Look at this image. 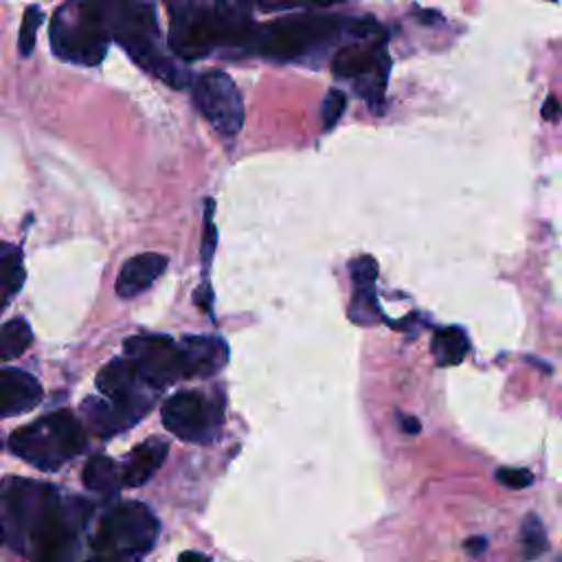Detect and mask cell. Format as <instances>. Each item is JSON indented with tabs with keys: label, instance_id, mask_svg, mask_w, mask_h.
<instances>
[{
	"label": "cell",
	"instance_id": "cell-15",
	"mask_svg": "<svg viewBox=\"0 0 562 562\" xmlns=\"http://www.w3.org/2000/svg\"><path fill=\"white\" fill-rule=\"evenodd\" d=\"M169 266V259L160 252H140L130 257L116 279V294L121 299H134L143 294Z\"/></svg>",
	"mask_w": 562,
	"mask_h": 562
},
{
	"label": "cell",
	"instance_id": "cell-21",
	"mask_svg": "<svg viewBox=\"0 0 562 562\" xmlns=\"http://www.w3.org/2000/svg\"><path fill=\"white\" fill-rule=\"evenodd\" d=\"M26 272L22 266V250L15 244L0 241V288L4 294L13 296L22 290Z\"/></svg>",
	"mask_w": 562,
	"mask_h": 562
},
{
	"label": "cell",
	"instance_id": "cell-32",
	"mask_svg": "<svg viewBox=\"0 0 562 562\" xmlns=\"http://www.w3.org/2000/svg\"><path fill=\"white\" fill-rule=\"evenodd\" d=\"M187 558H195V560H206V555H202V553H182V555H180V560H187Z\"/></svg>",
	"mask_w": 562,
	"mask_h": 562
},
{
	"label": "cell",
	"instance_id": "cell-1",
	"mask_svg": "<svg viewBox=\"0 0 562 562\" xmlns=\"http://www.w3.org/2000/svg\"><path fill=\"white\" fill-rule=\"evenodd\" d=\"M0 516L9 544L35 560H59L72 549L77 527L55 487L26 479H7L0 487Z\"/></svg>",
	"mask_w": 562,
	"mask_h": 562
},
{
	"label": "cell",
	"instance_id": "cell-9",
	"mask_svg": "<svg viewBox=\"0 0 562 562\" xmlns=\"http://www.w3.org/2000/svg\"><path fill=\"white\" fill-rule=\"evenodd\" d=\"M193 103L222 136H235L244 125L241 92L222 70H209L195 79Z\"/></svg>",
	"mask_w": 562,
	"mask_h": 562
},
{
	"label": "cell",
	"instance_id": "cell-8",
	"mask_svg": "<svg viewBox=\"0 0 562 562\" xmlns=\"http://www.w3.org/2000/svg\"><path fill=\"white\" fill-rule=\"evenodd\" d=\"M165 428L182 441L209 443L222 426V408L198 391H178L162 404Z\"/></svg>",
	"mask_w": 562,
	"mask_h": 562
},
{
	"label": "cell",
	"instance_id": "cell-26",
	"mask_svg": "<svg viewBox=\"0 0 562 562\" xmlns=\"http://www.w3.org/2000/svg\"><path fill=\"white\" fill-rule=\"evenodd\" d=\"M496 481L505 487H512V490H522L527 485H531L533 481V474L525 468H498L496 470Z\"/></svg>",
	"mask_w": 562,
	"mask_h": 562
},
{
	"label": "cell",
	"instance_id": "cell-30",
	"mask_svg": "<svg viewBox=\"0 0 562 562\" xmlns=\"http://www.w3.org/2000/svg\"><path fill=\"white\" fill-rule=\"evenodd\" d=\"M463 547H465V551H468L470 555H481V553L487 549V540H485L483 536H476V538H468Z\"/></svg>",
	"mask_w": 562,
	"mask_h": 562
},
{
	"label": "cell",
	"instance_id": "cell-6",
	"mask_svg": "<svg viewBox=\"0 0 562 562\" xmlns=\"http://www.w3.org/2000/svg\"><path fill=\"white\" fill-rule=\"evenodd\" d=\"M158 529L160 522L145 503L125 501L101 516L92 549L103 558H138L154 547Z\"/></svg>",
	"mask_w": 562,
	"mask_h": 562
},
{
	"label": "cell",
	"instance_id": "cell-2",
	"mask_svg": "<svg viewBox=\"0 0 562 562\" xmlns=\"http://www.w3.org/2000/svg\"><path fill=\"white\" fill-rule=\"evenodd\" d=\"M81 4L127 55L147 72L171 88L187 86V72L180 70L160 48L154 0H72Z\"/></svg>",
	"mask_w": 562,
	"mask_h": 562
},
{
	"label": "cell",
	"instance_id": "cell-13",
	"mask_svg": "<svg viewBox=\"0 0 562 562\" xmlns=\"http://www.w3.org/2000/svg\"><path fill=\"white\" fill-rule=\"evenodd\" d=\"M351 279H353V296L349 305V318L358 325H371L380 316V307L375 301V279H378L375 259L371 257L353 259Z\"/></svg>",
	"mask_w": 562,
	"mask_h": 562
},
{
	"label": "cell",
	"instance_id": "cell-33",
	"mask_svg": "<svg viewBox=\"0 0 562 562\" xmlns=\"http://www.w3.org/2000/svg\"><path fill=\"white\" fill-rule=\"evenodd\" d=\"M7 542V531H4V522H2V516H0V544Z\"/></svg>",
	"mask_w": 562,
	"mask_h": 562
},
{
	"label": "cell",
	"instance_id": "cell-7",
	"mask_svg": "<svg viewBox=\"0 0 562 562\" xmlns=\"http://www.w3.org/2000/svg\"><path fill=\"white\" fill-rule=\"evenodd\" d=\"M110 35L103 26L77 2L59 7L50 20L53 53L66 61L97 66L108 53Z\"/></svg>",
	"mask_w": 562,
	"mask_h": 562
},
{
	"label": "cell",
	"instance_id": "cell-22",
	"mask_svg": "<svg viewBox=\"0 0 562 562\" xmlns=\"http://www.w3.org/2000/svg\"><path fill=\"white\" fill-rule=\"evenodd\" d=\"M33 340L31 325L24 318H11L0 325V358L11 360L22 356Z\"/></svg>",
	"mask_w": 562,
	"mask_h": 562
},
{
	"label": "cell",
	"instance_id": "cell-23",
	"mask_svg": "<svg viewBox=\"0 0 562 562\" xmlns=\"http://www.w3.org/2000/svg\"><path fill=\"white\" fill-rule=\"evenodd\" d=\"M520 544H522V555L525 558H538L542 551H547V533L538 516H527L522 522L520 531Z\"/></svg>",
	"mask_w": 562,
	"mask_h": 562
},
{
	"label": "cell",
	"instance_id": "cell-5",
	"mask_svg": "<svg viewBox=\"0 0 562 562\" xmlns=\"http://www.w3.org/2000/svg\"><path fill=\"white\" fill-rule=\"evenodd\" d=\"M83 446L86 432L79 419L66 408L53 411L37 422L18 428L9 439V448L37 470L61 468L77 457Z\"/></svg>",
	"mask_w": 562,
	"mask_h": 562
},
{
	"label": "cell",
	"instance_id": "cell-17",
	"mask_svg": "<svg viewBox=\"0 0 562 562\" xmlns=\"http://www.w3.org/2000/svg\"><path fill=\"white\" fill-rule=\"evenodd\" d=\"M189 378L213 375L228 360V345L220 336H187L182 342Z\"/></svg>",
	"mask_w": 562,
	"mask_h": 562
},
{
	"label": "cell",
	"instance_id": "cell-10",
	"mask_svg": "<svg viewBox=\"0 0 562 562\" xmlns=\"http://www.w3.org/2000/svg\"><path fill=\"white\" fill-rule=\"evenodd\" d=\"M123 347L125 356L134 360L143 380L156 391L182 378H189L180 342H173L167 336L140 334L127 338Z\"/></svg>",
	"mask_w": 562,
	"mask_h": 562
},
{
	"label": "cell",
	"instance_id": "cell-25",
	"mask_svg": "<svg viewBox=\"0 0 562 562\" xmlns=\"http://www.w3.org/2000/svg\"><path fill=\"white\" fill-rule=\"evenodd\" d=\"M345 108H347V97H345V92H342V90H336V88L329 90V92L325 94L323 108H321L323 127H325V130H331V127L340 121Z\"/></svg>",
	"mask_w": 562,
	"mask_h": 562
},
{
	"label": "cell",
	"instance_id": "cell-19",
	"mask_svg": "<svg viewBox=\"0 0 562 562\" xmlns=\"http://www.w3.org/2000/svg\"><path fill=\"white\" fill-rule=\"evenodd\" d=\"M83 483L88 490H92L97 494L114 496L119 492V487L123 485V479H121L119 465L110 457L94 454L83 465Z\"/></svg>",
	"mask_w": 562,
	"mask_h": 562
},
{
	"label": "cell",
	"instance_id": "cell-31",
	"mask_svg": "<svg viewBox=\"0 0 562 562\" xmlns=\"http://www.w3.org/2000/svg\"><path fill=\"white\" fill-rule=\"evenodd\" d=\"M400 426H402V430L404 432H408V435H415V432H419V422L415 419V417H408V415H400Z\"/></svg>",
	"mask_w": 562,
	"mask_h": 562
},
{
	"label": "cell",
	"instance_id": "cell-3",
	"mask_svg": "<svg viewBox=\"0 0 562 562\" xmlns=\"http://www.w3.org/2000/svg\"><path fill=\"white\" fill-rule=\"evenodd\" d=\"M169 46L182 59H200L222 46H246L248 13L231 0H167Z\"/></svg>",
	"mask_w": 562,
	"mask_h": 562
},
{
	"label": "cell",
	"instance_id": "cell-20",
	"mask_svg": "<svg viewBox=\"0 0 562 562\" xmlns=\"http://www.w3.org/2000/svg\"><path fill=\"white\" fill-rule=\"evenodd\" d=\"M432 356L437 360V364L441 367H450V364H459L463 362V358L468 356L470 342L463 329L459 327H443L432 336Z\"/></svg>",
	"mask_w": 562,
	"mask_h": 562
},
{
	"label": "cell",
	"instance_id": "cell-12",
	"mask_svg": "<svg viewBox=\"0 0 562 562\" xmlns=\"http://www.w3.org/2000/svg\"><path fill=\"white\" fill-rule=\"evenodd\" d=\"M389 59V53L382 42L371 37H358L351 44H345L331 59V70L342 79H360L373 72L382 61Z\"/></svg>",
	"mask_w": 562,
	"mask_h": 562
},
{
	"label": "cell",
	"instance_id": "cell-16",
	"mask_svg": "<svg viewBox=\"0 0 562 562\" xmlns=\"http://www.w3.org/2000/svg\"><path fill=\"white\" fill-rule=\"evenodd\" d=\"M169 446L160 437H151L132 448L121 468V479L125 487H140L147 483L165 463Z\"/></svg>",
	"mask_w": 562,
	"mask_h": 562
},
{
	"label": "cell",
	"instance_id": "cell-34",
	"mask_svg": "<svg viewBox=\"0 0 562 562\" xmlns=\"http://www.w3.org/2000/svg\"><path fill=\"white\" fill-rule=\"evenodd\" d=\"M0 305H2V288H0Z\"/></svg>",
	"mask_w": 562,
	"mask_h": 562
},
{
	"label": "cell",
	"instance_id": "cell-29",
	"mask_svg": "<svg viewBox=\"0 0 562 562\" xmlns=\"http://www.w3.org/2000/svg\"><path fill=\"white\" fill-rule=\"evenodd\" d=\"M542 116L547 119V121H558L560 116H562V103L551 94V97H547V101H544V105H542Z\"/></svg>",
	"mask_w": 562,
	"mask_h": 562
},
{
	"label": "cell",
	"instance_id": "cell-4",
	"mask_svg": "<svg viewBox=\"0 0 562 562\" xmlns=\"http://www.w3.org/2000/svg\"><path fill=\"white\" fill-rule=\"evenodd\" d=\"M342 33L353 37H371L375 33V24L369 20H347L340 15L301 13L255 26L248 35L246 48L270 59L288 61L325 48Z\"/></svg>",
	"mask_w": 562,
	"mask_h": 562
},
{
	"label": "cell",
	"instance_id": "cell-14",
	"mask_svg": "<svg viewBox=\"0 0 562 562\" xmlns=\"http://www.w3.org/2000/svg\"><path fill=\"white\" fill-rule=\"evenodd\" d=\"M42 400L40 382L22 369H0V419L35 408Z\"/></svg>",
	"mask_w": 562,
	"mask_h": 562
},
{
	"label": "cell",
	"instance_id": "cell-18",
	"mask_svg": "<svg viewBox=\"0 0 562 562\" xmlns=\"http://www.w3.org/2000/svg\"><path fill=\"white\" fill-rule=\"evenodd\" d=\"M83 417L99 437H110L114 432H121V430L134 426L143 417V413L127 404L114 402L110 397H105V400L88 397L83 402Z\"/></svg>",
	"mask_w": 562,
	"mask_h": 562
},
{
	"label": "cell",
	"instance_id": "cell-27",
	"mask_svg": "<svg viewBox=\"0 0 562 562\" xmlns=\"http://www.w3.org/2000/svg\"><path fill=\"white\" fill-rule=\"evenodd\" d=\"M252 2L263 11H279V9H292V7H329L342 0H252Z\"/></svg>",
	"mask_w": 562,
	"mask_h": 562
},
{
	"label": "cell",
	"instance_id": "cell-28",
	"mask_svg": "<svg viewBox=\"0 0 562 562\" xmlns=\"http://www.w3.org/2000/svg\"><path fill=\"white\" fill-rule=\"evenodd\" d=\"M217 241V231L213 224V200H206V228H204V239H202V261L209 263L215 250Z\"/></svg>",
	"mask_w": 562,
	"mask_h": 562
},
{
	"label": "cell",
	"instance_id": "cell-11",
	"mask_svg": "<svg viewBox=\"0 0 562 562\" xmlns=\"http://www.w3.org/2000/svg\"><path fill=\"white\" fill-rule=\"evenodd\" d=\"M99 391L121 404H127L140 413H147L151 408V395L149 386L143 375L138 373L132 358H114L110 360L97 375Z\"/></svg>",
	"mask_w": 562,
	"mask_h": 562
},
{
	"label": "cell",
	"instance_id": "cell-24",
	"mask_svg": "<svg viewBox=\"0 0 562 562\" xmlns=\"http://www.w3.org/2000/svg\"><path fill=\"white\" fill-rule=\"evenodd\" d=\"M42 22H44V15H42V11L35 4L24 11L20 35H18V48H20L22 57H29L33 53L35 35H37V29L42 26Z\"/></svg>",
	"mask_w": 562,
	"mask_h": 562
}]
</instances>
